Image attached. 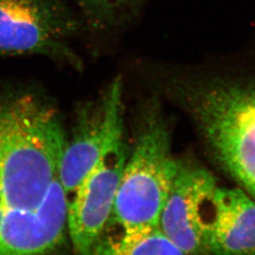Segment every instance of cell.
I'll return each mask as SVG.
<instances>
[{
	"label": "cell",
	"mask_w": 255,
	"mask_h": 255,
	"mask_svg": "<svg viewBox=\"0 0 255 255\" xmlns=\"http://www.w3.org/2000/svg\"><path fill=\"white\" fill-rule=\"evenodd\" d=\"M67 138L35 93L0 94V255H60L68 238L61 180Z\"/></svg>",
	"instance_id": "6da1fadb"
},
{
	"label": "cell",
	"mask_w": 255,
	"mask_h": 255,
	"mask_svg": "<svg viewBox=\"0 0 255 255\" xmlns=\"http://www.w3.org/2000/svg\"><path fill=\"white\" fill-rule=\"evenodd\" d=\"M168 86L215 164L255 200V81L173 78Z\"/></svg>",
	"instance_id": "7a4b0ae2"
},
{
	"label": "cell",
	"mask_w": 255,
	"mask_h": 255,
	"mask_svg": "<svg viewBox=\"0 0 255 255\" xmlns=\"http://www.w3.org/2000/svg\"><path fill=\"white\" fill-rule=\"evenodd\" d=\"M138 125L107 225L124 233L159 228L180 164L172 153L169 128L157 106L146 108Z\"/></svg>",
	"instance_id": "3957f363"
},
{
	"label": "cell",
	"mask_w": 255,
	"mask_h": 255,
	"mask_svg": "<svg viewBox=\"0 0 255 255\" xmlns=\"http://www.w3.org/2000/svg\"><path fill=\"white\" fill-rule=\"evenodd\" d=\"M82 25L62 0H0V55H38L81 70L71 43Z\"/></svg>",
	"instance_id": "277c9868"
},
{
	"label": "cell",
	"mask_w": 255,
	"mask_h": 255,
	"mask_svg": "<svg viewBox=\"0 0 255 255\" xmlns=\"http://www.w3.org/2000/svg\"><path fill=\"white\" fill-rule=\"evenodd\" d=\"M124 131L115 137L98 163L68 199V240L76 255H90L112 218L127 161Z\"/></svg>",
	"instance_id": "5b68a950"
},
{
	"label": "cell",
	"mask_w": 255,
	"mask_h": 255,
	"mask_svg": "<svg viewBox=\"0 0 255 255\" xmlns=\"http://www.w3.org/2000/svg\"><path fill=\"white\" fill-rule=\"evenodd\" d=\"M122 91V81L116 79L99 101L79 109L72 137L67 139L61 163V180L68 199L110 142L124 131Z\"/></svg>",
	"instance_id": "8992f818"
},
{
	"label": "cell",
	"mask_w": 255,
	"mask_h": 255,
	"mask_svg": "<svg viewBox=\"0 0 255 255\" xmlns=\"http://www.w3.org/2000/svg\"><path fill=\"white\" fill-rule=\"evenodd\" d=\"M197 223L210 255H255V200L218 181L203 192Z\"/></svg>",
	"instance_id": "52a82bcc"
},
{
	"label": "cell",
	"mask_w": 255,
	"mask_h": 255,
	"mask_svg": "<svg viewBox=\"0 0 255 255\" xmlns=\"http://www.w3.org/2000/svg\"><path fill=\"white\" fill-rule=\"evenodd\" d=\"M216 181L201 164L180 160L159 229L187 255H210L198 227L197 207L203 192Z\"/></svg>",
	"instance_id": "ba28073f"
},
{
	"label": "cell",
	"mask_w": 255,
	"mask_h": 255,
	"mask_svg": "<svg viewBox=\"0 0 255 255\" xmlns=\"http://www.w3.org/2000/svg\"><path fill=\"white\" fill-rule=\"evenodd\" d=\"M90 255H187L159 228L124 233L107 228Z\"/></svg>",
	"instance_id": "9c48e42d"
},
{
	"label": "cell",
	"mask_w": 255,
	"mask_h": 255,
	"mask_svg": "<svg viewBox=\"0 0 255 255\" xmlns=\"http://www.w3.org/2000/svg\"><path fill=\"white\" fill-rule=\"evenodd\" d=\"M82 14V23L98 30L115 27L128 16L144 0H74Z\"/></svg>",
	"instance_id": "30bf717a"
}]
</instances>
